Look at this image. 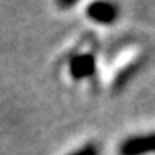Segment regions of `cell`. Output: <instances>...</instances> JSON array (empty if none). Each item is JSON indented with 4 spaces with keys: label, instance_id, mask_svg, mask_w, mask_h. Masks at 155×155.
<instances>
[{
    "label": "cell",
    "instance_id": "1",
    "mask_svg": "<svg viewBox=\"0 0 155 155\" xmlns=\"http://www.w3.org/2000/svg\"><path fill=\"white\" fill-rule=\"evenodd\" d=\"M153 150V135L128 138L120 144V155H147Z\"/></svg>",
    "mask_w": 155,
    "mask_h": 155
},
{
    "label": "cell",
    "instance_id": "2",
    "mask_svg": "<svg viewBox=\"0 0 155 155\" xmlns=\"http://www.w3.org/2000/svg\"><path fill=\"white\" fill-rule=\"evenodd\" d=\"M70 73L73 79L79 81L95 73V57L92 54H79L70 60Z\"/></svg>",
    "mask_w": 155,
    "mask_h": 155
},
{
    "label": "cell",
    "instance_id": "3",
    "mask_svg": "<svg viewBox=\"0 0 155 155\" xmlns=\"http://www.w3.org/2000/svg\"><path fill=\"white\" fill-rule=\"evenodd\" d=\"M87 16L100 24H111L117 18V8L108 2H94L87 6Z\"/></svg>",
    "mask_w": 155,
    "mask_h": 155
},
{
    "label": "cell",
    "instance_id": "4",
    "mask_svg": "<svg viewBox=\"0 0 155 155\" xmlns=\"http://www.w3.org/2000/svg\"><path fill=\"white\" fill-rule=\"evenodd\" d=\"M139 67H141V60H136V62H133V63H130L127 68H124L120 73H119V76L116 78V82H114V89L116 90H120V89H124L127 84H128V81L133 78V74H135L138 70H139Z\"/></svg>",
    "mask_w": 155,
    "mask_h": 155
},
{
    "label": "cell",
    "instance_id": "5",
    "mask_svg": "<svg viewBox=\"0 0 155 155\" xmlns=\"http://www.w3.org/2000/svg\"><path fill=\"white\" fill-rule=\"evenodd\" d=\"M71 155H100V152H98V149H97L94 144H89V146H84L82 149L76 150Z\"/></svg>",
    "mask_w": 155,
    "mask_h": 155
},
{
    "label": "cell",
    "instance_id": "6",
    "mask_svg": "<svg viewBox=\"0 0 155 155\" xmlns=\"http://www.w3.org/2000/svg\"><path fill=\"white\" fill-rule=\"evenodd\" d=\"M59 5L60 6H73L74 2H59Z\"/></svg>",
    "mask_w": 155,
    "mask_h": 155
}]
</instances>
